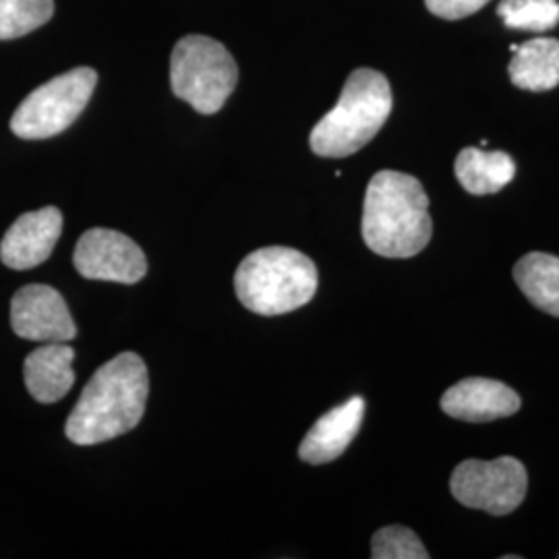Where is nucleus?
Masks as SVG:
<instances>
[{"label":"nucleus","instance_id":"aec40b11","mask_svg":"<svg viewBox=\"0 0 559 559\" xmlns=\"http://www.w3.org/2000/svg\"><path fill=\"white\" fill-rule=\"evenodd\" d=\"M489 0H425L427 9L443 20H464L483 9Z\"/></svg>","mask_w":559,"mask_h":559},{"label":"nucleus","instance_id":"6ab92c4d","mask_svg":"<svg viewBox=\"0 0 559 559\" xmlns=\"http://www.w3.org/2000/svg\"><path fill=\"white\" fill-rule=\"evenodd\" d=\"M373 559H429L419 537L406 526H385L371 540Z\"/></svg>","mask_w":559,"mask_h":559},{"label":"nucleus","instance_id":"f3484780","mask_svg":"<svg viewBox=\"0 0 559 559\" xmlns=\"http://www.w3.org/2000/svg\"><path fill=\"white\" fill-rule=\"evenodd\" d=\"M55 15V0H0V40L32 34Z\"/></svg>","mask_w":559,"mask_h":559},{"label":"nucleus","instance_id":"f8f14e48","mask_svg":"<svg viewBox=\"0 0 559 559\" xmlns=\"http://www.w3.org/2000/svg\"><path fill=\"white\" fill-rule=\"evenodd\" d=\"M365 417V400L360 396L346 400L325 413L305 436L299 456L307 464H328L340 459L359 433Z\"/></svg>","mask_w":559,"mask_h":559},{"label":"nucleus","instance_id":"1a4fd4ad","mask_svg":"<svg viewBox=\"0 0 559 559\" xmlns=\"http://www.w3.org/2000/svg\"><path fill=\"white\" fill-rule=\"evenodd\" d=\"M13 332L32 342H71L78 325L59 290L46 284H27L11 300Z\"/></svg>","mask_w":559,"mask_h":559},{"label":"nucleus","instance_id":"423d86ee","mask_svg":"<svg viewBox=\"0 0 559 559\" xmlns=\"http://www.w3.org/2000/svg\"><path fill=\"white\" fill-rule=\"evenodd\" d=\"M98 73L78 67L34 90L11 119V131L21 140H48L67 131L92 100Z\"/></svg>","mask_w":559,"mask_h":559},{"label":"nucleus","instance_id":"20e7f679","mask_svg":"<svg viewBox=\"0 0 559 559\" xmlns=\"http://www.w3.org/2000/svg\"><path fill=\"white\" fill-rule=\"evenodd\" d=\"M318 267L290 247H265L240 261L235 290L240 302L263 318L305 307L318 293Z\"/></svg>","mask_w":559,"mask_h":559},{"label":"nucleus","instance_id":"ddd939ff","mask_svg":"<svg viewBox=\"0 0 559 559\" xmlns=\"http://www.w3.org/2000/svg\"><path fill=\"white\" fill-rule=\"evenodd\" d=\"M75 350L67 342H46L27 355L23 362V380L27 392L41 404L64 399L73 383Z\"/></svg>","mask_w":559,"mask_h":559},{"label":"nucleus","instance_id":"2eb2a0df","mask_svg":"<svg viewBox=\"0 0 559 559\" xmlns=\"http://www.w3.org/2000/svg\"><path fill=\"white\" fill-rule=\"evenodd\" d=\"M510 80L528 92H547L559 85V40L535 38L524 41L508 67Z\"/></svg>","mask_w":559,"mask_h":559},{"label":"nucleus","instance_id":"0eeeda50","mask_svg":"<svg viewBox=\"0 0 559 559\" xmlns=\"http://www.w3.org/2000/svg\"><path fill=\"white\" fill-rule=\"evenodd\" d=\"M450 489L466 508L506 516L512 514L526 498L528 475L524 464L512 456L489 462L464 460L452 473Z\"/></svg>","mask_w":559,"mask_h":559},{"label":"nucleus","instance_id":"39448f33","mask_svg":"<svg viewBox=\"0 0 559 559\" xmlns=\"http://www.w3.org/2000/svg\"><path fill=\"white\" fill-rule=\"evenodd\" d=\"M239 81V67L226 46L207 36H185L170 57L175 96L200 115H216Z\"/></svg>","mask_w":559,"mask_h":559},{"label":"nucleus","instance_id":"f03ea898","mask_svg":"<svg viewBox=\"0 0 559 559\" xmlns=\"http://www.w3.org/2000/svg\"><path fill=\"white\" fill-rule=\"evenodd\" d=\"M362 239L381 258H415L429 245L433 222L419 179L381 170L369 180L362 205Z\"/></svg>","mask_w":559,"mask_h":559},{"label":"nucleus","instance_id":"9b49d317","mask_svg":"<svg viewBox=\"0 0 559 559\" xmlns=\"http://www.w3.org/2000/svg\"><path fill=\"white\" fill-rule=\"evenodd\" d=\"M441 411L452 419L468 423L506 419L520 411V396L506 383L487 378H468L454 383L441 396Z\"/></svg>","mask_w":559,"mask_h":559},{"label":"nucleus","instance_id":"a211bd4d","mask_svg":"<svg viewBox=\"0 0 559 559\" xmlns=\"http://www.w3.org/2000/svg\"><path fill=\"white\" fill-rule=\"evenodd\" d=\"M498 15L510 29L549 32L559 23V0H501Z\"/></svg>","mask_w":559,"mask_h":559},{"label":"nucleus","instance_id":"7ed1b4c3","mask_svg":"<svg viewBox=\"0 0 559 559\" xmlns=\"http://www.w3.org/2000/svg\"><path fill=\"white\" fill-rule=\"evenodd\" d=\"M392 90L385 75L357 69L344 83L340 100L311 131V150L321 158H346L373 140L392 112Z\"/></svg>","mask_w":559,"mask_h":559},{"label":"nucleus","instance_id":"f257e3e1","mask_svg":"<svg viewBox=\"0 0 559 559\" xmlns=\"http://www.w3.org/2000/svg\"><path fill=\"white\" fill-rule=\"evenodd\" d=\"M150 394L147 367L135 353H120L87 381L64 433L78 445H96L140 425Z\"/></svg>","mask_w":559,"mask_h":559},{"label":"nucleus","instance_id":"dca6fc26","mask_svg":"<svg viewBox=\"0 0 559 559\" xmlns=\"http://www.w3.org/2000/svg\"><path fill=\"white\" fill-rule=\"evenodd\" d=\"M514 280L537 309L559 318V258L540 251L528 253L514 265Z\"/></svg>","mask_w":559,"mask_h":559},{"label":"nucleus","instance_id":"6e6552de","mask_svg":"<svg viewBox=\"0 0 559 559\" xmlns=\"http://www.w3.org/2000/svg\"><path fill=\"white\" fill-rule=\"evenodd\" d=\"M73 265L83 278L138 284L147 274V260L135 240L110 228H92L81 235Z\"/></svg>","mask_w":559,"mask_h":559},{"label":"nucleus","instance_id":"4468645a","mask_svg":"<svg viewBox=\"0 0 559 559\" xmlns=\"http://www.w3.org/2000/svg\"><path fill=\"white\" fill-rule=\"evenodd\" d=\"M454 170L460 185L471 195H491L512 182L516 175V164L506 152L464 147L456 158Z\"/></svg>","mask_w":559,"mask_h":559},{"label":"nucleus","instance_id":"9d476101","mask_svg":"<svg viewBox=\"0 0 559 559\" xmlns=\"http://www.w3.org/2000/svg\"><path fill=\"white\" fill-rule=\"evenodd\" d=\"M62 233L59 207L27 212L13 222L0 242V260L11 270H32L50 258Z\"/></svg>","mask_w":559,"mask_h":559}]
</instances>
